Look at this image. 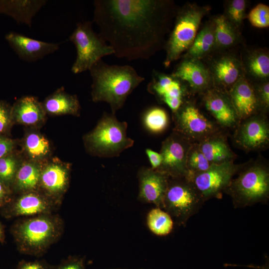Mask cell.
<instances>
[{
	"label": "cell",
	"mask_w": 269,
	"mask_h": 269,
	"mask_svg": "<svg viewBox=\"0 0 269 269\" xmlns=\"http://www.w3.org/2000/svg\"><path fill=\"white\" fill-rule=\"evenodd\" d=\"M143 123L146 128L153 133L164 131L169 122L166 111L159 107H152L147 110L143 116Z\"/></svg>",
	"instance_id": "cell-34"
},
{
	"label": "cell",
	"mask_w": 269,
	"mask_h": 269,
	"mask_svg": "<svg viewBox=\"0 0 269 269\" xmlns=\"http://www.w3.org/2000/svg\"><path fill=\"white\" fill-rule=\"evenodd\" d=\"M247 1L244 0H232L227 2L225 14L227 19L238 30L241 26L246 16Z\"/></svg>",
	"instance_id": "cell-35"
},
{
	"label": "cell",
	"mask_w": 269,
	"mask_h": 269,
	"mask_svg": "<svg viewBox=\"0 0 269 269\" xmlns=\"http://www.w3.org/2000/svg\"><path fill=\"white\" fill-rule=\"evenodd\" d=\"M228 93L239 121L256 113L263 112L254 85L244 75Z\"/></svg>",
	"instance_id": "cell-19"
},
{
	"label": "cell",
	"mask_w": 269,
	"mask_h": 269,
	"mask_svg": "<svg viewBox=\"0 0 269 269\" xmlns=\"http://www.w3.org/2000/svg\"><path fill=\"white\" fill-rule=\"evenodd\" d=\"M145 152L151 164V168L153 169L158 168L162 162V157L160 153L149 148L146 149Z\"/></svg>",
	"instance_id": "cell-41"
},
{
	"label": "cell",
	"mask_w": 269,
	"mask_h": 269,
	"mask_svg": "<svg viewBox=\"0 0 269 269\" xmlns=\"http://www.w3.org/2000/svg\"><path fill=\"white\" fill-rule=\"evenodd\" d=\"M181 82L172 75L153 70L147 90L166 104L174 113L184 102L185 89Z\"/></svg>",
	"instance_id": "cell-16"
},
{
	"label": "cell",
	"mask_w": 269,
	"mask_h": 269,
	"mask_svg": "<svg viewBox=\"0 0 269 269\" xmlns=\"http://www.w3.org/2000/svg\"><path fill=\"white\" fill-rule=\"evenodd\" d=\"M147 224L153 234L158 236H164L169 234L172 231L173 221L168 213L157 207L151 210L148 213Z\"/></svg>",
	"instance_id": "cell-31"
},
{
	"label": "cell",
	"mask_w": 269,
	"mask_h": 269,
	"mask_svg": "<svg viewBox=\"0 0 269 269\" xmlns=\"http://www.w3.org/2000/svg\"><path fill=\"white\" fill-rule=\"evenodd\" d=\"M13 124L11 106L0 100V135L7 136Z\"/></svg>",
	"instance_id": "cell-37"
},
{
	"label": "cell",
	"mask_w": 269,
	"mask_h": 269,
	"mask_svg": "<svg viewBox=\"0 0 269 269\" xmlns=\"http://www.w3.org/2000/svg\"><path fill=\"white\" fill-rule=\"evenodd\" d=\"M22 162L20 156L14 151L0 157V181L11 189L16 173Z\"/></svg>",
	"instance_id": "cell-32"
},
{
	"label": "cell",
	"mask_w": 269,
	"mask_h": 269,
	"mask_svg": "<svg viewBox=\"0 0 269 269\" xmlns=\"http://www.w3.org/2000/svg\"><path fill=\"white\" fill-rule=\"evenodd\" d=\"M242 164L234 162L212 164L206 170L187 177L204 201L212 198H221Z\"/></svg>",
	"instance_id": "cell-10"
},
{
	"label": "cell",
	"mask_w": 269,
	"mask_h": 269,
	"mask_svg": "<svg viewBox=\"0 0 269 269\" xmlns=\"http://www.w3.org/2000/svg\"><path fill=\"white\" fill-rule=\"evenodd\" d=\"M138 198L143 202L163 208V200L169 176L151 168L142 167L138 173Z\"/></svg>",
	"instance_id": "cell-17"
},
{
	"label": "cell",
	"mask_w": 269,
	"mask_h": 269,
	"mask_svg": "<svg viewBox=\"0 0 269 269\" xmlns=\"http://www.w3.org/2000/svg\"><path fill=\"white\" fill-rule=\"evenodd\" d=\"M5 239L4 226L0 222V243H3Z\"/></svg>",
	"instance_id": "cell-44"
},
{
	"label": "cell",
	"mask_w": 269,
	"mask_h": 269,
	"mask_svg": "<svg viewBox=\"0 0 269 269\" xmlns=\"http://www.w3.org/2000/svg\"><path fill=\"white\" fill-rule=\"evenodd\" d=\"M202 93L204 107L213 120L223 130H234L239 120L228 93L211 87Z\"/></svg>",
	"instance_id": "cell-15"
},
{
	"label": "cell",
	"mask_w": 269,
	"mask_h": 269,
	"mask_svg": "<svg viewBox=\"0 0 269 269\" xmlns=\"http://www.w3.org/2000/svg\"><path fill=\"white\" fill-rule=\"evenodd\" d=\"M248 18L251 24L258 28L269 26V7L263 3H259L249 13Z\"/></svg>",
	"instance_id": "cell-36"
},
{
	"label": "cell",
	"mask_w": 269,
	"mask_h": 269,
	"mask_svg": "<svg viewBox=\"0 0 269 269\" xmlns=\"http://www.w3.org/2000/svg\"><path fill=\"white\" fill-rule=\"evenodd\" d=\"M46 113L42 103L34 96H26L17 100L11 106L13 123L35 126L44 122Z\"/></svg>",
	"instance_id": "cell-22"
},
{
	"label": "cell",
	"mask_w": 269,
	"mask_h": 269,
	"mask_svg": "<svg viewBox=\"0 0 269 269\" xmlns=\"http://www.w3.org/2000/svg\"><path fill=\"white\" fill-rule=\"evenodd\" d=\"M204 202L188 177H169L163 208L179 224L185 223Z\"/></svg>",
	"instance_id": "cell-8"
},
{
	"label": "cell",
	"mask_w": 269,
	"mask_h": 269,
	"mask_svg": "<svg viewBox=\"0 0 269 269\" xmlns=\"http://www.w3.org/2000/svg\"><path fill=\"white\" fill-rule=\"evenodd\" d=\"M46 114L78 116L80 105L77 97L66 92L63 87L47 96L42 103Z\"/></svg>",
	"instance_id": "cell-25"
},
{
	"label": "cell",
	"mask_w": 269,
	"mask_h": 269,
	"mask_svg": "<svg viewBox=\"0 0 269 269\" xmlns=\"http://www.w3.org/2000/svg\"><path fill=\"white\" fill-rule=\"evenodd\" d=\"M89 71L92 78L93 101L107 103L113 114L124 106L128 97L144 80L130 65H110L102 59L95 63Z\"/></svg>",
	"instance_id": "cell-2"
},
{
	"label": "cell",
	"mask_w": 269,
	"mask_h": 269,
	"mask_svg": "<svg viewBox=\"0 0 269 269\" xmlns=\"http://www.w3.org/2000/svg\"><path fill=\"white\" fill-rule=\"evenodd\" d=\"M175 125L173 131L192 143H199L208 137L223 132L213 120L205 116L199 109L189 102L183 103L173 113Z\"/></svg>",
	"instance_id": "cell-9"
},
{
	"label": "cell",
	"mask_w": 269,
	"mask_h": 269,
	"mask_svg": "<svg viewBox=\"0 0 269 269\" xmlns=\"http://www.w3.org/2000/svg\"><path fill=\"white\" fill-rule=\"evenodd\" d=\"M94 19L114 54L147 60L165 46L176 12L167 0H95Z\"/></svg>",
	"instance_id": "cell-1"
},
{
	"label": "cell",
	"mask_w": 269,
	"mask_h": 269,
	"mask_svg": "<svg viewBox=\"0 0 269 269\" xmlns=\"http://www.w3.org/2000/svg\"><path fill=\"white\" fill-rule=\"evenodd\" d=\"M14 269H47V267L39 261H21Z\"/></svg>",
	"instance_id": "cell-42"
},
{
	"label": "cell",
	"mask_w": 269,
	"mask_h": 269,
	"mask_svg": "<svg viewBox=\"0 0 269 269\" xmlns=\"http://www.w3.org/2000/svg\"><path fill=\"white\" fill-rule=\"evenodd\" d=\"M128 124L119 121L113 114L105 113L96 127L84 137L87 149L102 157L118 156L134 141L127 134Z\"/></svg>",
	"instance_id": "cell-5"
},
{
	"label": "cell",
	"mask_w": 269,
	"mask_h": 269,
	"mask_svg": "<svg viewBox=\"0 0 269 269\" xmlns=\"http://www.w3.org/2000/svg\"><path fill=\"white\" fill-rule=\"evenodd\" d=\"M57 269H84V266L80 260L71 259L61 264Z\"/></svg>",
	"instance_id": "cell-43"
},
{
	"label": "cell",
	"mask_w": 269,
	"mask_h": 269,
	"mask_svg": "<svg viewBox=\"0 0 269 269\" xmlns=\"http://www.w3.org/2000/svg\"><path fill=\"white\" fill-rule=\"evenodd\" d=\"M63 229L62 219L50 213L19 219L12 225L10 232L19 252L39 256L58 240Z\"/></svg>",
	"instance_id": "cell-3"
},
{
	"label": "cell",
	"mask_w": 269,
	"mask_h": 269,
	"mask_svg": "<svg viewBox=\"0 0 269 269\" xmlns=\"http://www.w3.org/2000/svg\"><path fill=\"white\" fill-rule=\"evenodd\" d=\"M5 39L21 60L35 62L51 54L59 48L60 43L34 39L15 32H10Z\"/></svg>",
	"instance_id": "cell-18"
},
{
	"label": "cell",
	"mask_w": 269,
	"mask_h": 269,
	"mask_svg": "<svg viewBox=\"0 0 269 269\" xmlns=\"http://www.w3.org/2000/svg\"><path fill=\"white\" fill-rule=\"evenodd\" d=\"M58 206L39 191L17 194L0 209L2 216L6 219L32 217L52 213Z\"/></svg>",
	"instance_id": "cell-13"
},
{
	"label": "cell",
	"mask_w": 269,
	"mask_h": 269,
	"mask_svg": "<svg viewBox=\"0 0 269 269\" xmlns=\"http://www.w3.org/2000/svg\"><path fill=\"white\" fill-rule=\"evenodd\" d=\"M215 48L213 21L207 23L197 33L196 37L184 58L199 60Z\"/></svg>",
	"instance_id": "cell-27"
},
{
	"label": "cell",
	"mask_w": 269,
	"mask_h": 269,
	"mask_svg": "<svg viewBox=\"0 0 269 269\" xmlns=\"http://www.w3.org/2000/svg\"><path fill=\"white\" fill-rule=\"evenodd\" d=\"M23 150L28 160L39 162L50 154L48 140L37 131H30L25 135L23 140Z\"/></svg>",
	"instance_id": "cell-28"
},
{
	"label": "cell",
	"mask_w": 269,
	"mask_h": 269,
	"mask_svg": "<svg viewBox=\"0 0 269 269\" xmlns=\"http://www.w3.org/2000/svg\"><path fill=\"white\" fill-rule=\"evenodd\" d=\"M42 164L30 160L22 162L11 186L13 193L38 191Z\"/></svg>",
	"instance_id": "cell-26"
},
{
	"label": "cell",
	"mask_w": 269,
	"mask_h": 269,
	"mask_svg": "<svg viewBox=\"0 0 269 269\" xmlns=\"http://www.w3.org/2000/svg\"><path fill=\"white\" fill-rule=\"evenodd\" d=\"M15 141L7 136L0 135V158L14 150Z\"/></svg>",
	"instance_id": "cell-39"
},
{
	"label": "cell",
	"mask_w": 269,
	"mask_h": 269,
	"mask_svg": "<svg viewBox=\"0 0 269 269\" xmlns=\"http://www.w3.org/2000/svg\"><path fill=\"white\" fill-rule=\"evenodd\" d=\"M246 68L248 73L255 78L265 81L269 76V55L267 51L257 50L251 52L247 57Z\"/></svg>",
	"instance_id": "cell-30"
},
{
	"label": "cell",
	"mask_w": 269,
	"mask_h": 269,
	"mask_svg": "<svg viewBox=\"0 0 269 269\" xmlns=\"http://www.w3.org/2000/svg\"><path fill=\"white\" fill-rule=\"evenodd\" d=\"M92 21L77 23L69 40L76 49V59L71 67L74 74L89 70L92 66L104 56L114 54L112 47L92 28Z\"/></svg>",
	"instance_id": "cell-7"
},
{
	"label": "cell",
	"mask_w": 269,
	"mask_h": 269,
	"mask_svg": "<svg viewBox=\"0 0 269 269\" xmlns=\"http://www.w3.org/2000/svg\"><path fill=\"white\" fill-rule=\"evenodd\" d=\"M70 165L58 160L42 164L38 191L59 205L69 183Z\"/></svg>",
	"instance_id": "cell-14"
},
{
	"label": "cell",
	"mask_w": 269,
	"mask_h": 269,
	"mask_svg": "<svg viewBox=\"0 0 269 269\" xmlns=\"http://www.w3.org/2000/svg\"><path fill=\"white\" fill-rule=\"evenodd\" d=\"M211 164L205 157L197 143H192L189 149L186 161L187 176L204 171Z\"/></svg>",
	"instance_id": "cell-33"
},
{
	"label": "cell",
	"mask_w": 269,
	"mask_h": 269,
	"mask_svg": "<svg viewBox=\"0 0 269 269\" xmlns=\"http://www.w3.org/2000/svg\"><path fill=\"white\" fill-rule=\"evenodd\" d=\"M207 6L187 4L176 10L174 25L165 42L166 56L163 62L168 67L186 52L192 44L201 20L209 10Z\"/></svg>",
	"instance_id": "cell-6"
},
{
	"label": "cell",
	"mask_w": 269,
	"mask_h": 269,
	"mask_svg": "<svg viewBox=\"0 0 269 269\" xmlns=\"http://www.w3.org/2000/svg\"><path fill=\"white\" fill-rule=\"evenodd\" d=\"M197 143L205 157L211 164L234 162L236 157L223 132L213 134Z\"/></svg>",
	"instance_id": "cell-24"
},
{
	"label": "cell",
	"mask_w": 269,
	"mask_h": 269,
	"mask_svg": "<svg viewBox=\"0 0 269 269\" xmlns=\"http://www.w3.org/2000/svg\"><path fill=\"white\" fill-rule=\"evenodd\" d=\"M258 98L263 112L267 113L269 107V83L263 81L256 88L254 86Z\"/></svg>",
	"instance_id": "cell-38"
},
{
	"label": "cell",
	"mask_w": 269,
	"mask_h": 269,
	"mask_svg": "<svg viewBox=\"0 0 269 269\" xmlns=\"http://www.w3.org/2000/svg\"><path fill=\"white\" fill-rule=\"evenodd\" d=\"M232 137L235 145L247 152L267 149L269 144V123L266 113L259 112L240 121Z\"/></svg>",
	"instance_id": "cell-11"
},
{
	"label": "cell",
	"mask_w": 269,
	"mask_h": 269,
	"mask_svg": "<svg viewBox=\"0 0 269 269\" xmlns=\"http://www.w3.org/2000/svg\"><path fill=\"white\" fill-rule=\"evenodd\" d=\"M226 192L235 206L245 207L267 200L269 196V169L263 158L258 157L242 164Z\"/></svg>",
	"instance_id": "cell-4"
},
{
	"label": "cell",
	"mask_w": 269,
	"mask_h": 269,
	"mask_svg": "<svg viewBox=\"0 0 269 269\" xmlns=\"http://www.w3.org/2000/svg\"><path fill=\"white\" fill-rule=\"evenodd\" d=\"M192 142L177 132H173L162 141L160 153L162 162L158 170L169 177L187 176L186 161Z\"/></svg>",
	"instance_id": "cell-12"
},
{
	"label": "cell",
	"mask_w": 269,
	"mask_h": 269,
	"mask_svg": "<svg viewBox=\"0 0 269 269\" xmlns=\"http://www.w3.org/2000/svg\"><path fill=\"white\" fill-rule=\"evenodd\" d=\"M215 47L225 49L235 45L239 40V31L224 16L218 15L213 20Z\"/></svg>",
	"instance_id": "cell-29"
},
{
	"label": "cell",
	"mask_w": 269,
	"mask_h": 269,
	"mask_svg": "<svg viewBox=\"0 0 269 269\" xmlns=\"http://www.w3.org/2000/svg\"><path fill=\"white\" fill-rule=\"evenodd\" d=\"M46 2L45 0H0V13L10 16L18 23L31 27L33 17Z\"/></svg>",
	"instance_id": "cell-23"
},
{
	"label": "cell",
	"mask_w": 269,
	"mask_h": 269,
	"mask_svg": "<svg viewBox=\"0 0 269 269\" xmlns=\"http://www.w3.org/2000/svg\"><path fill=\"white\" fill-rule=\"evenodd\" d=\"M209 71L215 87L226 92L244 75L241 62L231 54L224 55L216 59Z\"/></svg>",
	"instance_id": "cell-21"
},
{
	"label": "cell",
	"mask_w": 269,
	"mask_h": 269,
	"mask_svg": "<svg viewBox=\"0 0 269 269\" xmlns=\"http://www.w3.org/2000/svg\"><path fill=\"white\" fill-rule=\"evenodd\" d=\"M171 75L181 81L186 82L196 92L203 93L211 87L210 72L199 60L184 58Z\"/></svg>",
	"instance_id": "cell-20"
},
{
	"label": "cell",
	"mask_w": 269,
	"mask_h": 269,
	"mask_svg": "<svg viewBox=\"0 0 269 269\" xmlns=\"http://www.w3.org/2000/svg\"><path fill=\"white\" fill-rule=\"evenodd\" d=\"M13 195L11 189L0 181V209L11 200Z\"/></svg>",
	"instance_id": "cell-40"
}]
</instances>
